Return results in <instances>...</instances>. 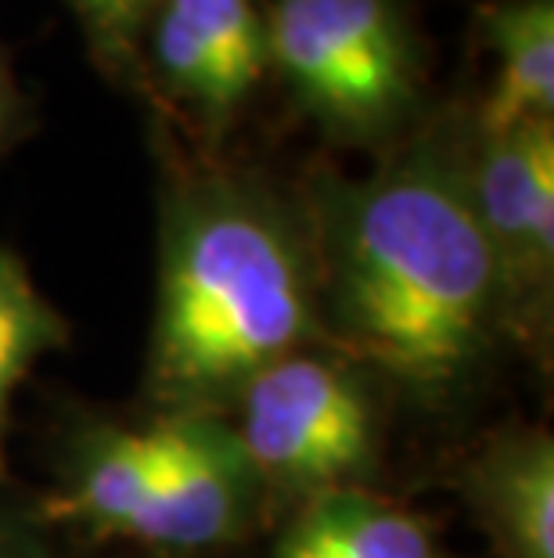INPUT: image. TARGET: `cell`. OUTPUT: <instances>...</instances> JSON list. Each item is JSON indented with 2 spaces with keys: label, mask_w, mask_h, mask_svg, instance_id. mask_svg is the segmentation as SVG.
<instances>
[{
  "label": "cell",
  "mask_w": 554,
  "mask_h": 558,
  "mask_svg": "<svg viewBox=\"0 0 554 558\" xmlns=\"http://www.w3.org/2000/svg\"><path fill=\"white\" fill-rule=\"evenodd\" d=\"M321 328L421 397L476 367L504 306L468 195L465 151L418 141L364 181L313 184Z\"/></svg>",
  "instance_id": "1"
},
{
  "label": "cell",
  "mask_w": 554,
  "mask_h": 558,
  "mask_svg": "<svg viewBox=\"0 0 554 558\" xmlns=\"http://www.w3.org/2000/svg\"><path fill=\"white\" fill-rule=\"evenodd\" d=\"M321 336L317 270L288 213L238 177H192L162 209L151 389L170 414H213Z\"/></svg>",
  "instance_id": "2"
},
{
  "label": "cell",
  "mask_w": 554,
  "mask_h": 558,
  "mask_svg": "<svg viewBox=\"0 0 554 558\" xmlns=\"http://www.w3.org/2000/svg\"><path fill=\"white\" fill-rule=\"evenodd\" d=\"M267 69L338 141H385L418 105L421 62L399 0H270Z\"/></svg>",
  "instance_id": "3"
},
{
  "label": "cell",
  "mask_w": 554,
  "mask_h": 558,
  "mask_svg": "<svg viewBox=\"0 0 554 558\" xmlns=\"http://www.w3.org/2000/svg\"><path fill=\"white\" fill-rule=\"evenodd\" d=\"M238 444L259 486L313 501L349 490L371 469L374 411L338 364L292 353L238 393Z\"/></svg>",
  "instance_id": "4"
},
{
  "label": "cell",
  "mask_w": 554,
  "mask_h": 558,
  "mask_svg": "<svg viewBox=\"0 0 554 558\" xmlns=\"http://www.w3.org/2000/svg\"><path fill=\"white\" fill-rule=\"evenodd\" d=\"M156 429V483L123 537L181 551L231 541L245 526L259 490L234 429L213 414H167Z\"/></svg>",
  "instance_id": "5"
},
{
  "label": "cell",
  "mask_w": 554,
  "mask_h": 558,
  "mask_svg": "<svg viewBox=\"0 0 554 558\" xmlns=\"http://www.w3.org/2000/svg\"><path fill=\"white\" fill-rule=\"evenodd\" d=\"M471 209L497 264L504 303L551 278L554 264V126L479 134L465 156Z\"/></svg>",
  "instance_id": "6"
},
{
  "label": "cell",
  "mask_w": 554,
  "mask_h": 558,
  "mask_svg": "<svg viewBox=\"0 0 554 558\" xmlns=\"http://www.w3.org/2000/svg\"><path fill=\"white\" fill-rule=\"evenodd\" d=\"M468 501L497 558H554V444L540 429H515L468 469Z\"/></svg>",
  "instance_id": "7"
},
{
  "label": "cell",
  "mask_w": 554,
  "mask_h": 558,
  "mask_svg": "<svg viewBox=\"0 0 554 558\" xmlns=\"http://www.w3.org/2000/svg\"><path fill=\"white\" fill-rule=\"evenodd\" d=\"M482 33L497 54L479 134H512L551 123L554 109V0H501L482 8Z\"/></svg>",
  "instance_id": "8"
},
{
  "label": "cell",
  "mask_w": 554,
  "mask_h": 558,
  "mask_svg": "<svg viewBox=\"0 0 554 558\" xmlns=\"http://www.w3.org/2000/svg\"><path fill=\"white\" fill-rule=\"evenodd\" d=\"M274 558H440V551L418 515L349 486L306 501Z\"/></svg>",
  "instance_id": "9"
},
{
  "label": "cell",
  "mask_w": 554,
  "mask_h": 558,
  "mask_svg": "<svg viewBox=\"0 0 554 558\" xmlns=\"http://www.w3.org/2000/svg\"><path fill=\"white\" fill-rule=\"evenodd\" d=\"M159 472V429H104L90 439L73 483L47 501V519L79 522L98 537H123Z\"/></svg>",
  "instance_id": "10"
},
{
  "label": "cell",
  "mask_w": 554,
  "mask_h": 558,
  "mask_svg": "<svg viewBox=\"0 0 554 558\" xmlns=\"http://www.w3.org/2000/svg\"><path fill=\"white\" fill-rule=\"evenodd\" d=\"M192 33L217 76L223 112L234 120L267 73L263 11L256 0H159Z\"/></svg>",
  "instance_id": "11"
},
{
  "label": "cell",
  "mask_w": 554,
  "mask_h": 558,
  "mask_svg": "<svg viewBox=\"0 0 554 558\" xmlns=\"http://www.w3.org/2000/svg\"><path fill=\"white\" fill-rule=\"evenodd\" d=\"M65 339L62 314L22 267V259L0 248V476H4V422L11 393L29 367Z\"/></svg>",
  "instance_id": "12"
},
{
  "label": "cell",
  "mask_w": 554,
  "mask_h": 558,
  "mask_svg": "<svg viewBox=\"0 0 554 558\" xmlns=\"http://www.w3.org/2000/svg\"><path fill=\"white\" fill-rule=\"evenodd\" d=\"M156 4L159 0H73V8L90 29L94 44L112 58L130 51L140 26H148Z\"/></svg>",
  "instance_id": "13"
},
{
  "label": "cell",
  "mask_w": 554,
  "mask_h": 558,
  "mask_svg": "<svg viewBox=\"0 0 554 558\" xmlns=\"http://www.w3.org/2000/svg\"><path fill=\"white\" fill-rule=\"evenodd\" d=\"M0 558H11V555H8V548H4V541H0Z\"/></svg>",
  "instance_id": "14"
}]
</instances>
